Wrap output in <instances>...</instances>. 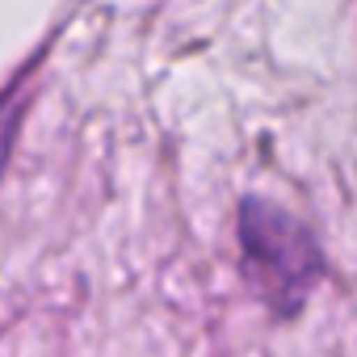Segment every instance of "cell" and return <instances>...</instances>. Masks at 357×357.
<instances>
[{
	"label": "cell",
	"instance_id": "6da1fadb",
	"mask_svg": "<svg viewBox=\"0 0 357 357\" xmlns=\"http://www.w3.org/2000/svg\"><path fill=\"white\" fill-rule=\"evenodd\" d=\"M13 109L9 105H0V160H5V147H9V135H13Z\"/></svg>",
	"mask_w": 357,
	"mask_h": 357
}]
</instances>
